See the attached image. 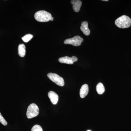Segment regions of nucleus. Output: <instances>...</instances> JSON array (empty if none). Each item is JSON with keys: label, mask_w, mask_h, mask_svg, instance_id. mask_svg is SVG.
I'll return each mask as SVG.
<instances>
[{"label": "nucleus", "mask_w": 131, "mask_h": 131, "mask_svg": "<svg viewBox=\"0 0 131 131\" xmlns=\"http://www.w3.org/2000/svg\"><path fill=\"white\" fill-rule=\"evenodd\" d=\"M115 24L119 28H129L131 25V19L128 16L122 15L115 20Z\"/></svg>", "instance_id": "f257e3e1"}, {"label": "nucleus", "mask_w": 131, "mask_h": 131, "mask_svg": "<svg viewBox=\"0 0 131 131\" xmlns=\"http://www.w3.org/2000/svg\"><path fill=\"white\" fill-rule=\"evenodd\" d=\"M51 17L50 13L44 10L38 11L34 15L35 19L39 22H47L50 20Z\"/></svg>", "instance_id": "f03ea898"}, {"label": "nucleus", "mask_w": 131, "mask_h": 131, "mask_svg": "<svg viewBox=\"0 0 131 131\" xmlns=\"http://www.w3.org/2000/svg\"><path fill=\"white\" fill-rule=\"evenodd\" d=\"M39 113V108L35 103H31L28 106L27 111V117L28 119L37 117Z\"/></svg>", "instance_id": "7ed1b4c3"}, {"label": "nucleus", "mask_w": 131, "mask_h": 131, "mask_svg": "<svg viewBox=\"0 0 131 131\" xmlns=\"http://www.w3.org/2000/svg\"><path fill=\"white\" fill-rule=\"evenodd\" d=\"M47 77L52 81L60 86H63L64 85V79L55 73H49L47 74Z\"/></svg>", "instance_id": "20e7f679"}, {"label": "nucleus", "mask_w": 131, "mask_h": 131, "mask_svg": "<svg viewBox=\"0 0 131 131\" xmlns=\"http://www.w3.org/2000/svg\"><path fill=\"white\" fill-rule=\"evenodd\" d=\"M83 41V38L78 35L74 37L66 39L64 43L65 44H70L75 46H78L81 45Z\"/></svg>", "instance_id": "39448f33"}, {"label": "nucleus", "mask_w": 131, "mask_h": 131, "mask_svg": "<svg viewBox=\"0 0 131 131\" xmlns=\"http://www.w3.org/2000/svg\"><path fill=\"white\" fill-rule=\"evenodd\" d=\"M78 61V58L75 56H72L70 57L65 56L60 58L59 59V62L61 63L67 64H73L74 62Z\"/></svg>", "instance_id": "423d86ee"}, {"label": "nucleus", "mask_w": 131, "mask_h": 131, "mask_svg": "<svg viewBox=\"0 0 131 131\" xmlns=\"http://www.w3.org/2000/svg\"><path fill=\"white\" fill-rule=\"evenodd\" d=\"M48 95L51 103L54 105H56L58 101V95L54 91H50L48 93Z\"/></svg>", "instance_id": "0eeeda50"}, {"label": "nucleus", "mask_w": 131, "mask_h": 131, "mask_svg": "<svg viewBox=\"0 0 131 131\" xmlns=\"http://www.w3.org/2000/svg\"><path fill=\"white\" fill-rule=\"evenodd\" d=\"M71 3L73 5V9L75 12L77 13L80 12L82 5L81 1L80 0H72L71 1Z\"/></svg>", "instance_id": "6e6552de"}, {"label": "nucleus", "mask_w": 131, "mask_h": 131, "mask_svg": "<svg viewBox=\"0 0 131 131\" xmlns=\"http://www.w3.org/2000/svg\"><path fill=\"white\" fill-rule=\"evenodd\" d=\"M80 29L84 35L88 36L90 34V30L88 28V24L86 21L82 22Z\"/></svg>", "instance_id": "1a4fd4ad"}, {"label": "nucleus", "mask_w": 131, "mask_h": 131, "mask_svg": "<svg viewBox=\"0 0 131 131\" xmlns=\"http://www.w3.org/2000/svg\"><path fill=\"white\" fill-rule=\"evenodd\" d=\"M89 86L87 84H84L81 88L80 90V96L81 98H84L88 93Z\"/></svg>", "instance_id": "9d476101"}, {"label": "nucleus", "mask_w": 131, "mask_h": 131, "mask_svg": "<svg viewBox=\"0 0 131 131\" xmlns=\"http://www.w3.org/2000/svg\"><path fill=\"white\" fill-rule=\"evenodd\" d=\"M26 47L24 44L19 45L18 47V53L19 56L24 57L26 54Z\"/></svg>", "instance_id": "9b49d317"}, {"label": "nucleus", "mask_w": 131, "mask_h": 131, "mask_svg": "<svg viewBox=\"0 0 131 131\" xmlns=\"http://www.w3.org/2000/svg\"><path fill=\"white\" fill-rule=\"evenodd\" d=\"M96 90L99 94H102L104 93L105 89L103 84L101 83H99L96 85Z\"/></svg>", "instance_id": "f8f14e48"}, {"label": "nucleus", "mask_w": 131, "mask_h": 131, "mask_svg": "<svg viewBox=\"0 0 131 131\" xmlns=\"http://www.w3.org/2000/svg\"><path fill=\"white\" fill-rule=\"evenodd\" d=\"M33 35L31 34H27L21 38L22 40L25 42H28L32 38Z\"/></svg>", "instance_id": "ddd939ff"}, {"label": "nucleus", "mask_w": 131, "mask_h": 131, "mask_svg": "<svg viewBox=\"0 0 131 131\" xmlns=\"http://www.w3.org/2000/svg\"><path fill=\"white\" fill-rule=\"evenodd\" d=\"M31 131H43L42 127L39 125H36L32 128Z\"/></svg>", "instance_id": "4468645a"}, {"label": "nucleus", "mask_w": 131, "mask_h": 131, "mask_svg": "<svg viewBox=\"0 0 131 131\" xmlns=\"http://www.w3.org/2000/svg\"><path fill=\"white\" fill-rule=\"evenodd\" d=\"M0 122L4 126L7 125V122L5 119L4 117H3L1 113H0Z\"/></svg>", "instance_id": "2eb2a0df"}, {"label": "nucleus", "mask_w": 131, "mask_h": 131, "mask_svg": "<svg viewBox=\"0 0 131 131\" xmlns=\"http://www.w3.org/2000/svg\"><path fill=\"white\" fill-rule=\"evenodd\" d=\"M54 20V18L52 16L51 18L50 19V21H53Z\"/></svg>", "instance_id": "dca6fc26"}, {"label": "nucleus", "mask_w": 131, "mask_h": 131, "mask_svg": "<svg viewBox=\"0 0 131 131\" xmlns=\"http://www.w3.org/2000/svg\"><path fill=\"white\" fill-rule=\"evenodd\" d=\"M103 1H108V0H102Z\"/></svg>", "instance_id": "f3484780"}, {"label": "nucleus", "mask_w": 131, "mask_h": 131, "mask_svg": "<svg viewBox=\"0 0 131 131\" xmlns=\"http://www.w3.org/2000/svg\"><path fill=\"white\" fill-rule=\"evenodd\" d=\"M87 131H91V130H88Z\"/></svg>", "instance_id": "a211bd4d"}]
</instances>
